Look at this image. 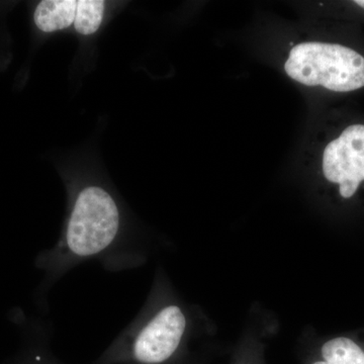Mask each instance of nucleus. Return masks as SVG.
Instances as JSON below:
<instances>
[{
	"label": "nucleus",
	"instance_id": "20e7f679",
	"mask_svg": "<svg viewBox=\"0 0 364 364\" xmlns=\"http://www.w3.org/2000/svg\"><path fill=\"white\" fill-rule=\"evenodd\" d=\"M323 172L339 186L340 196L350 198L364 181V126L353 124L328 144L323 155Z\"/></svg>",
	"mask_w": 364,
	"mask_h": 364
},
{
	"label": "nucleus",
	"instance_id": "9d476101",
	"mask_svg": "<svg viewBox=\"0 0 364 364\" xmlns=\"http://www.w3.org/2000/svg\"><path fill=\"white\" fill-rule=\"evenodd\" d=\"M309 364H330V363H326V361L323 360V359L317 358V359H315V360L311 361V363H309Z\"/></svg>",
	"mask_w": 364,
	"mask_h": 364
},
{
	"label": "nucleus",
	"instance_id": "9b49d317",
	"mask_svg": "<svg viewBox=\"0 0 364 364\" xmlns=\"http://www.w3.org/2000/svg\"><path fill=\"white\" fill-rule=\"evenodd\" d=\"M354 4H356L358 6L364 9V0H356V1H354Z\"/></svg>",
	"mask_w": 364,
	"mask_h": 364
},
{
	"label": "nucleus",
	"instance_id": "f8f14e48",
	"mask_svg": "<svg viewBox=\"0 0 364 364\" xmlns=\"http://www.w3.org/2000/svg\"><path fill=\"white\" fill-rule=\"evenodd\" d=\"M176 364H186V363H184V361H181V363H176Z\"/></svg>",
	"mask_w": 364,
	"mask_h": 364
},
{
	"label": "nucleus",
	"instance_id": "6e6552de",
	"mask_svg": "<svg viewBox=\"0 0 364 364\" xmlns=\"http://www.w3.org/2000/svg\"><path fill=\"white\" fill-rule=\"evenodd\" d=\"M105 13L102 0H79L74 26L81 35H92L100 28Z\"/></svg>",
	"mask_w": 364,
	"mask_h": 364
},
{
	"label": "nucleus",
	"instance_id": "ddd939ff",
	"mask_svg": "<svg viewBox=\"0 0 364 364\" xmlns=\"http://www.w3.org/2000/svg\"></svg>",
	"mask_w": 364,
	"mask_h": 364
},
{
	"label": "nucleus",
	"instance_id": "39448f33",
	"mask_svg": "<svg viewBox=\"0 0 364 364\" xmlns=\"http://www.w3.org/2000/svg\"><path fill=\"white\" fill-rule=\"evenodd\" d=\"M13 321L21 331V344L6 364H65L50 350L44 328L37 321L30 320L23 314H13Z\"/></svg>",
	"mask_w": 364,
	"mask_h": 364
},
{
	"label": "nucleus",
	"instance_id": "0eeeda50",
	"mask_svg": "<svg viewBox=\"0 0 364 364\" xmlns=\"http://www.w3.org/2000/svg\"><path fill=\"white\" fill-rule=\"evenodd\" d=\"M330 364H364V347L349 337H335L320 348V358Z\"/></svg>",
	"mask_w": 364,
	"mask_h": 364
},
{
	"label": "nucleus",
	"instance_id": "f257e3e1",
	"mask_svg": "<svg viewBox=\"0 0 364 364\" xmlns=\"http://www.w3.org/2000/svg\"><path fill=\"white\" fill-rule=\"evenodd\" d=\"M90 260L112 272L138 267L146 260L144 251L124 242L116 200L97 186L79 191L61 238L36 257L35 267L43 272L36 298H44L67 272Z\"/></svg>",
	"mask_w": 364,
	"mask_h": 364
},
{
	"label": "nucleus",
	"instance_id": "423d86ee",
	"mask_svg": "<svg viewBox=\"0 0 364 364\" xmlns=\"http://www.w3.org/2000/svg\"><path fill=\"white\" fill-rule=\"evenodd\" d=\"M77 9L75 0H44L35 11V23L41 31L52 33L74 23Z\"/></svg>",
	"mask_w": 364,
	"mask_h": 364
},
{
	"label": "nucleus",
	"instance_id": "1a4fd4ad",
	"mask_svg": "<svg viewBox=\"0 0 364 364\" xmlns=\"http://www.w3.org/2000/svg\"><path fill=\"white\" fill-rule=\"evenodd\" d=\"M232 364H264L262 351L256 347H245L237 354Z\"/></svg>",
	"mask_w": 364,
	"mask_h": 364
},
{
	"label": "nucleus",
	"instance_id": "7ed1b4c3",
	"mask_svg": "<svg viewBox=\"0 0 364 364\" xmlns=\"http://www.w3.org/2000/svg\"><path fill=\"white\" fill-rule=\"evenodd\" d=\"M287 75L301 85L348 92L364 86V58L350 48L325 43L296 46L287 59Z\"/></svg>",
	"mask_w": 364,
	"mask_h": 364
},
{
	"label": "nucleus",
	"instance_id": "f03ea898",
	"mask_svg": "<svg viewBox=\"0 0 364 364\" xmlns=\"http://www.w3.org/2000/svg\"><path fill=\"white\" fill-rule=\"evenodd\" d=\"M188 309L161 277L140 313L92 364H176L191 333Z\"/></svg>",
	"mask_w": 364,
	"mask_h": 364
}]
</instances>
